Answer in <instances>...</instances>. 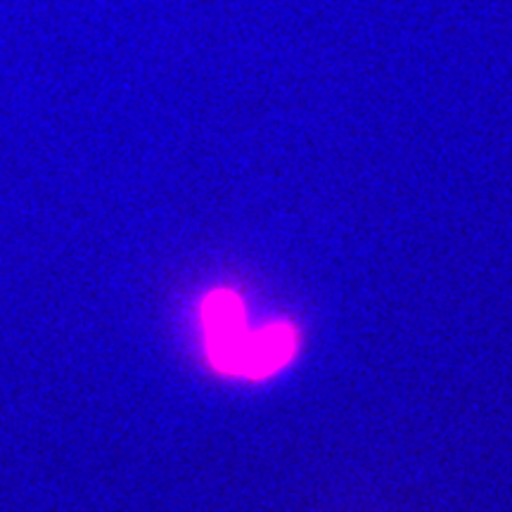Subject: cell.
<instances>
[{
  "label": "cell",
  "instance_id": "1",
  "mask_svg": "<svg viewBox=\"0 0 512 512\" xmlns=\"http://www.w3.org/2000/svg\"><path fill=\"white\" fill-rule=\"evenodd\" d=\"M202 325L211 366L223 375L240 377L242 356L252 335L242 299L228 290L211 292L202 304Z\"/></svg>",
  "mask_w": 512,
  "mask_h": 512
},
{
  "label": "cell",
  "instance_id": "2",
  "mask_svg": "<svg viewBox=\"0 0 512 512\" xmlns=\"http://www.w3.org/2000/svg\"><path fill=\"white\" fill-rule=\"evenodd\" d=\"M297 351V332L287 323H273L268 328L252 332L247 339L245 356H242L240 377L249 380H264L278 373L292 361Z\"/></svg>",
  "mask_w": 512,
  "mask_h": 512
}]
</instances>
